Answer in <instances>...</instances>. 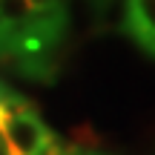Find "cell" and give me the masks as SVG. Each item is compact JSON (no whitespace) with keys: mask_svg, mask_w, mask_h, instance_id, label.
<instances>
[{"mask_svg":"<svg viewBox=\"0 0 155 155\" xmlns=\"http://www.w3.org/2000/svg\"><path fill=\"white\" fill-rule=\"evenodd\" d=\"M127 35H132L135 43L150 49L155 43V0H129L127 9Z\"/></svg>","mask_w":155,"mask_h":155,"instance_id":"6da1fadb","label":"cell"},{"mask_svg":"<svg viewBox=\"0 0 155 155\" xmlns=\"http://www.w3.org/2000/svg\"><path fill=\"white\" fill-rule=\"evenodd\" d=\"M6 95H9V89H6V86H3V83H0V101H3V98H6Z\"/></svg>","mask_w":155,"mask_h":155,"instance_id":"5b68a950","label":"cell"},{"mask_svg":"<svg viewBox=\"0 0 155 155\" xmlns=\"http://www.w3.org/2000/svg\"><path fill=\"white\" fill-rule=\"evenodd\" d=\"M0 155H6V150H3V144H0Z\"/></svg>","mask_w":155,"mask_h":155,"instance_id":"52a82bcc","label":"cell"},{"mask_svg":"<svg viewBox=\"0 0 155 155\" xmlns=\"http://www.w3.org/2000/svg\"><path fill=\"white\" fill-rule=\"evenodd\" d=\"M32 9H52V6H58L61 0H26Z\"/></svg>","mask_w":155,"mask_h":155,"instance_id":"3957f363","label":"cell"},{"mask_svg":"<svg viewBox=\"0 0 155 155\" xmlns=\"http://www.w3.org/2000/svg\"><path fill=\"white\" fill-rule=\"evenodd\" d=\"M89 155H95V152H89Z\"/></svg>","mask_w":155,"mask_h":155,"instance_id":"ba28073f","label":"cell"},{"mask_svg":"<svg viewBox=\"0 0 155 155\" xmlns=\"http://www.w3.org/2000/svg\"><path fill=\"white\" fill-rule=\"evenodd\" d=\"M32 15V6L26 0H0V20L3 23H20Z\"/></svg>","mask_w":155,"mask_h":155,"instance_id":"7a4b0ae2","label":"cell"},{"mask_svg":"<svg viewBox=\"0 0 155 155\" xmlns=\"http://www.w3.org/2000/svg\"><path fill=\"white\" fill-rule=\"evenodd\" d=\"M58 155H89V152H83V150H75V147H63Z\"/></svg>","mask_w":155,"mask_h":155,"instance_id":"277c9868","label":"cell"},{"mask_svg":"<svg viewBox=\"0 0 155 155\" xmlns=\"http://www.w3.org/2000/svg\"><path fill=\"white\" fill-rule=\"evenodd\" d=\"M147 52H150V55H152V58H155V43H152V46H150V49H147Z\"/></svg>","mask_w":155,"mask_h":155,"instance_id":"8992f818","label":"cell"}]
</instances>
